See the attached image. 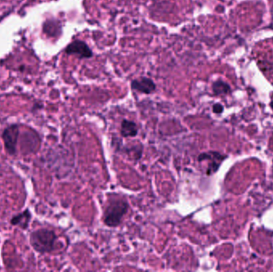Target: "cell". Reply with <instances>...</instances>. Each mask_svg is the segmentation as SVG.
I'll return each instance as SVG.
<instances>
[{"mask_svg":"<svg viewBox=\"0 0 273 272\" xmlns=\"http://www.w3.org/2000/svg\"><path fill=\"white\" fill-rule=\"evenodd\" d=\"M197 159H198L199 162L207 161V160L211 161V163L208 165V174L210 175L217 171L224 157L216 152H210V153H204V154H200Z\"/></svg>","mask_w":273,"mask_h":272,"instance_id":"obj_6","label":"cell"},{"mask_svg":"<svg viewBox=\"0 0 273 272\" xmlns=\"http://www.w3.org/2000/svg\"><path fill=\"white\" fill-rule=\"evenodd\" d=\"M129 210V203L122 197L111 199L104 211V224L111 228H116L120 225L125 215Z\"/></svg>","mask_w":273,"mask_h":272,"instance_id":"obj_1","label":"cell"},{"mask_svg":"<svg viewBox=\"0 0 273 272\" xmlns=\"http://www.w3.org/2000/svg\"><path fill=\"white\" fill-rule=\"evenodd\" d=\"M43 31L49 36L54 37L60 34L61 31V27H60V23H58L57 21L49 20L45 23Z\"/></svg>","mask_w":273,"mask_h":272,"instance_id":"obj_10","label":"cell"},{"mask_svg":"<svg viewBox=\"0 0 273 272\" xmlns=\"http://www.w3.org/2000/svg\"><path fill=\"white\" fill-rule=\"evenodd\" d=\"M57 236L56 232L46 228L33 232L30 236L31 247L38 253H49L54 250Z\"/></svg>","mask_w":273,"mask_h":272,"instance_id":"obj_2","label":"cell"},{"mask_svg":"<svg viewBox=\"0 0 273 272\" xmlns=\"http://www.w3.org/2000/svg\"><path fill=\"white\" fill-rule=\"evenodd\" d=\"M20 132L18 125H12L7 127L3 132L2 138L4 140L5 150L10 155H16L17 154L18 142Z\"/></svg>","mask_w":273,"mask_h":272,"instance_id":"obj_3","label":"cell"},{"mask_svg":"<svg viewBox=\"0 0 273 272\" xmlns=\"http://www.w3.org/2000/svg\"><path fill=\"white\" fill-rule=\"evenodd\" d=\"M66 53L68 54H76L80 58H90L93 55L92 50H90L86 43L80 40L74 41L66 49Z\"/></svg>","mask_w":273,"mask_h":272,"instance_id":"obj_5","label":"cell"},{"mask_svg":"<svg viewBox=\"0 0 273 272\" xmlns=\"http://www.w3.org/2000/svg\"><path fill=\"white\" fill-rule=\"evenodd\" d=\"M212 90H213L214 94L222 95V94H228L230 90V87L227 83H224L222 81H217L212 85Z\"/></svg>","mask_w":273,"mask_h":272,"instance_id":"obj_11","label":"cell"},{"mask_svg":"<svg viewBox=\"0 0 273 272\" xmlns=\"http://www.w3.org/2000/svg\"><path fill=\"white\" fill-rule=\"evenodd\" d=\"M131 88L142 94H149L156 90V85L153 80L148 78H141L136 79L131 83Z\"/></svg>","mask_w":273,"mask_h":272,"instance_id":"obj_7","label":"cell"},{"mask_svg":"<svg viewBox=\"0 0 273 272\" xmlns=\"http://www.w3.org/2000/svg\"><path fill=\"white\" fill-rule=\"evenodd\" d=\"M41 146L40 137L35 130L23 132L21 137V150L23 154H35Z\"/></svg>","mask_w":273,"mask_h":272,"instance_id":"obj_4","label":"cell"},{"mask_svg":"<svg viewBox=\"0 0 273 272\" xmlns=\"http://www.w3.org/2000/svg\"><path fill=\"white\" fill-rule=\"evenodd\" d=\"M223 106L221 104H215L213 107H212V110H213L215 113H221L223 112Z\"/></svg>","mask_w":273,"mask_h":272,"instance_id":"obj_12","label":"cell"},{"mask_svg":"<svg viewBox=\"0 0 273 272\" xmlns=\"http://www.w3.org/2000/svg\"><path fill=\"white\" fill-rule=\"evenodd\" d=\"M138 127L134 121L124 119L121 124V135L123 138H134L138 135Z\"/></svg>","mask_w":273,"mask_h":272,"instance_id":"obj_9","label":"cell"},{"mask_svg":"<svg viewBox=\"0 0 273 272\" xmlns=\"http://www.w3.org/2000/svg\"><path fill=\"white\" fill-rule=\"evenodd\" d=\"M31 220V214L28 209L23 213L16 215L11 220V224L14 226H18L23 230H26L29 227Z\"/></svg>","mask_w":273,"mask_h":272,"instance_id":"obj_8","label":"cell"}]
</instances>
